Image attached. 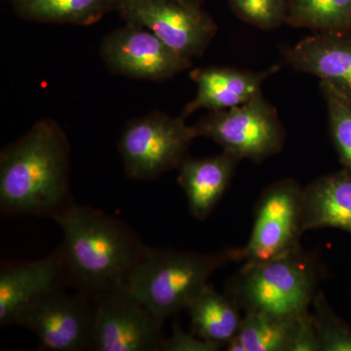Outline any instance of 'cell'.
Wrapping results in <instances>:
<instances>
[{"label": "cell", "instance_id": "1", "mask_svg": "<svg viewBox=\"0 0 351 351\" xmlns=\"http://www.w3.org/2000/svg\"><path fill=\"white\" fill-rule=\"evenodd\" d=\"M51 218L63 230L69 285L92 299L127 283L147 248L124 221L73 200Z\"/></svg>", "mask_w": 351, "mask_h": 351}, {"label": "cell", "instance_id": "2", "mask_svg": "<svg viewBox=\"0 0 351 351\" xmlns=\"http://www.w3.org/2000/svg\"><path fill=\"white\" fill-rule=\"evenodd\" d=\"M71 201L68 138L55 120H40L0 154L2 213L52 217Z\"/></svg>", "mask_w": 351, "mask_h": 351}, {"label": "cell", "instance_id": "3", "mask_svg": "<svg viewBox=\"0 0 351 351\" xmlns=\"http://www.w3.org/2000/svg\"><path fill=\"white\" fill-rule=\"evenodd\" d=\"M239 262V248L213 254L147 247L127 279L141 304L160 320L188 309L214 272Z\"/></svg>", "mask_w": 351, "mask_h": 351}, {"label": "cell", "instance_id": "4", "mask_svg": "<svg viewBox=\"0 0 351 351\" xmlns=\"http://www.w3.org/2000/svg\"><path fill=\"white\" fill-rule=\"evenodd\" d=\"M317 280V263L300 247L265 262L243 263L226 294L245 313L295 317L313 304Z\"/></svg>", "mask_w": 351, "mask_h": 351}, {"label": "cell", "instance_id": "5", "mask_svg": "<svg viewBox=\"0 0 351 351\" xmlns=\"http://www.w3.org/2000/svg\"><path fill=\"white\" fill-rule=\"evenodd\" d=\"M193 127L197 137L211 138L240 161L262 163L285 145V127L263 94L239 107L209 112Z\"/></svg>", "mask_w": 351, "mask_h": 351}, {"label": "cell", "instance_id": "6", "mask_svg": "<svg viewBox=\"0 0 351 351\" xmlns=\"http://www.w3.org/2000/svg\"><path fill=\"white\" fill-rule=\"evenodd\" d=\"M184 120L156 112L131 121L119 143L127 176L134 180H154L179 169L197 138L193 127Z\"/></svg>", "mask_w": 351, "mask_h": 351}, {"label": "cell", "instance_id": "7", "mask_svg": "<svg viewBox=\"0 0 351 351\" xmlns=\"http://www.w3.org/2000/svg\"><path fill=\"white\" fill-rule=\"evenodd\" d=\"M302 186L293 179L274 182L263 191L250 239L239 248V262H265L302 247Z\"/></svg>", "mask_w": 351, "mask_h": 351}, {"label": "cell", "instance_id": "8", "mask_svg": "<svg viewBox=\"0 0 351 351\" xmlns=\"http://www.w3.org/2000/svg\"><path fill=\"white\" fill-rule=\"evenodd\" d=\"M13 324L34 332L43 350H93L94 300L78 291L69 295L58 289L25 306Z\"/></svg>", "mask_w": 351, "mask_h": 351}, {"label": "cell", "instance_id": "9", "mask_svg": "<svg viewBox=\"0 0 351 351\" xmlns=\"http://www.w3.org/2000/svg\"><path fill=\"white\" fill-rule=\"evenodd\" d=\"M93 300V350L162 351L164 321L134 297L127 283Z\"/></svg>", "mask_w": 351, "mask_h": 351}, {"label": "cell", "instance_id": "10", "mask_svg": "<svg viewBox=\"0 0 351 351\" xmlns=\"http://www.w3.org/2000/svg\"><path fill=\"white\" fill-rule=\"evenodd\" d=\"M119 11L127 24L149 29L191 61L204 54L218 32L213 18L201 6L182 0H127Z\"/></svg>", "mask_w": 351, "mask_h": 351}, {"label": "cell", "instance_id": "11", "mask_svg": "<svg viewBox=\"0 0 351 351\" xmlns=\"http://www.w3.org/2000/svg\"><path fill=\"white\" fill-rule=\"evenodd\" d=\"M101 55L110 71L141 80H168L193 64L171 49L154 32L133 24L106 36Z\"/></svg>", "mask_w": 351, "mask_h": 351}, {"label": "cell", "instance_id": "12", "mask_svg": "<svg viewBox=\"0 0 351 351\" xmlns=\"http://www.w3.org/2000/svg\"><path fill=\"white\" fill-rule=\"evenodd\" d=\"M68 283L61 248L36 261H5L0 267V326L43 295Z\"/></svg>", "mask_w": 351, "mask_h": 351}, {"label": "cell", "instance_id": "13", "mask_svg": "<svg viewBox=\"0 0 351 351\" xmlns=\"http://www.w3.org/2000/svg\"><path fill=\"white\" fill-rule=\"evenodd\" d=\"M274 64L260 71H243L230 66H209L191 71V80L197 85L193 100L182 113V119L198 110L219 112L239 107L263 94V85L267 78L280 71Z\"/></svg>", "mask_w": 351, "mask_h": 351}, {"label": "cell", "instance_id": "14", "mask_svg": "<svg viewBox=\"0 0 351 351\" xmlns=\"http://www.w3.org/2000/svg\"><path fill=\"white\" fill-rule=\"evenodd\" d=\"M284 62L294 71L351 94V32H319L282 49Z\"/></svg>", "mask_w": 351, "mask_h": 351}, {"label": "cell", "instance_id": "15", "mask_svg": "<svg viewBox=\"0 0 351 351\" xmlns=\"http://www.w3.org/2000/svg\"><path fill=\"white\" fill-rule=\"evenodd\" d=\"M239 158L228 152L204 158L188 157L179 168V182L188 199L189 211L204 221L214 211L232 182Z\"/></svg>", "mask_w": 351, "mask_h": 351}, {"label": "cell", "instance_id": "16", "mask_svg": "<svg viewBox=\"0 0 351 351\" xmlns=\"http://www.w3.org/2000/svg\"><path fill=\"white\" fill-rule=\"evenodd\" d=\"M302 228H332L351 234V173L343 168L302 189Z\"/></svg>", "mask_w": 351, "mask_h": 351}, {"label": "cell", "instance_id": "17", "mask_svg": "<svg viewBox=\"0 0 351 351\" xmlns=\"http://www.w3.org/2000/svg\"><path fill=\"white\" fill-rule=\"evenodd\" d=\"M193 334L218 348H226L237 338L242 316L237 302L209 284L188 307Z\"/></svg>", "mask_w": 351, "mask_h": 351}, {"label": "cell", "instance_id": "18", "mask_svg": "<svg viewBox=\"0 0 351 351\" xmlns=\"http://www.w3.org/2000/svg\"><path fill=\"white\" fill-rule=\"evenodd\" d=\"M25 20L53 24L90 25L114 10L110 0H10Z\"/></svg>", "mask_w": 351, "mask_h": 351}, {"label": "cell", "instance_id": "19", "mask_svg": "<svg viewBox=\"0 0 351 351\" xmlns=\"http://www.w3.org/2000/svg\"><path fill=\"white\" fill-rule=\"evenodd\" d=\"M298 316V315H297ZM245 313L237 338L226 346L228 351H288L295 317Z\"/></svg>", "mask_w": 351, "mask_h": 351}, {"label": "cell", "instance_id": "20", "mask_svg": "<svg viewBox=\"0 0 351 351\" xmlns=\"http://www.w3.org/2000/svg\"><path fill=\"white\" fill-rule=\"evenodd\" d=\"M286 25L319 32H351V0H288Z\"/></svg>", "mask_w": 351, "mask_h": 351}, {"label": "cell", "instance_id": "21", "mask_svg": "<svg viewBox=\"0 0 351 351\" xmlns=\"http://www.w3.org/2000/svg\"><path fill=\"white\" fill-rule=\"evenodd\" d=\"M326 104L330 134L339 161L351 173V94L329 82H320Z\"/></svg>", "mask_w": 351, "mask_h": 351}, {"label": "cell", "instance_id": "22", "mask_svg": "<svg viewBox=\"0 0 351 351\" xmlns=\"http://www.w3.org/2000/svg\"><path fill=\"white\" fill-rule=\"evenodd\" d=\"M313 306L321 351H351V326L334 313L323 293L315 295Z\"/></svg>", "mask_w": 351, "mask_h": 351}, {"label": "cell", "instance_id": "23", "mask_svg": "<svg viewBox=\"0 0 351 351\" xmlns=\"http://www.w3.org/2000/svg\"><path fill=\"white\" fill-rule=\"evenodd\" d=\"M239 19L262 31L286 24L288 0H228Z\"/></svg>", "mask_w": 351, "mask_h": 351}, {"label": "cell", "instance_id": "24", "mask_svg": "<svg viewBox=\"0 0 351 351\" xmlns=\"http://www.w3.org/2000/svg\"><path fill=\"white\" fill-rule=\"evenodd\" d=\"M288 351H321L313 313L309 309L295 317Z\"/></svg>", "mask_w": 351, "mask_h": 351}, {"label": "cell", "instance_id": "25", "mask_svg": "<svg viewBox=\"0 0 351 351\" xmlns=\"http://www.w3.org/2000/svg\"><path fill=\"white\" fill-rule=\"evenodd\" d=\"M218 346L212 345L191 332L182 331L181 327L175 323L172 335L164 339L162 351H216Z\"/></svg>", "mask_w": 351, "mask_h": 351}, {"label": "cell", "instance_id": "26", "mask_svg": "<svg viewBox=\"0 0 351 351\" xmlns=\"http://www.w3.org/2000/svg\"><path fill=\"white\" fill-rule=\"evenodd\" d=\"M110 2L113 4V6L115 7V9L119 10L120 7L123 5L124 3L127 1V0H110Z\"/></svg>", "mask_w": 351, "mask_h": 351}, {"label": "cell", "instance_id": "27", "mask_svg": "<svg viewBox=\"0 0 351 351\" xmlns=\"http://www.w3.org/2000/svg\"><path fill=\"white\" fill-rule=\"evenodd\" d=\"M182 1L186 2V3L193 4V5L201 6L203 3V0H182Z\"/></svg>", "mask_w": 351, "mask_h": 351}]
</instances>
